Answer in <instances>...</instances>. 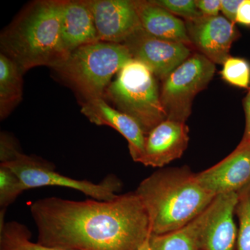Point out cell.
<instances>
[{
  "label": "cell",
  "mask_w": 250,
  "mask_h": 250,
  "mask_svg": "<svg viewBox=\"0 0 250 250\" xmlns=\"http://www.w3.org/2000/svg\"><path fill=\"white\" fill-rule=\"evenodd\" d=\"M38 243L67 250H138L152 233L136 191L109 201L40 199L31 205Z\"/></svg>",
  "instance_id": "6da1fadb"
},
{
  "label": "cell",
  "mask_w": 250,
  "mask_h": 250,
  "mask_svg": "<svg viewBox=\"0 0 250 250\" xmlns=\"http://www.w3.org/2000/svg\"><path fill=\"white\" fill-rule=\"evenodd\" d=\"M62 0L31 2L2 31L1 53L23 74L33 67L57 68L68 57L61 30Z\"/></svg>",
  "instance_id": "7a4b0ae2"
},
{
  "label": "cell",
  "mask_w": 250,
  "mask_h": 250,
  "mask_svg": "<svg viewBox=\"0 0 250 250\" xmlns=\"http://www.w3.org/2000/svg\"><path fill=\"white\" fill-rule=\"evenodd\" d=\"M147 210L152 234H164L195 220L215 196L199 184L187 166L154 172L136 190Z\"/></svg>",
  "instance_id": "3957f363"
},
{
  "label": "cell",
  "mask_w": 250,
  "mask_h": 250,
  "mask_svg": "<svg viewBox=\"0 0 250 250\" xmlns=\"http://www.w3.org/2000/svg\"><path fill=\"white\" fill-rule=\"evenodd\" d=\"M131 59L123 44L98 41L72 51L54 70L87 101L103 98L112 78Z\"/></svg>",
  "instance_id": "277c9868"
},
{
  "label": "cell",
  "mask_w": 250,
  "mask_h": 250,
  "mask_svg": "<svg viewBox=\"0 0 250 250\" xmlns=\"http://www.w3.org/2000/svg\"><path fill=\"white\" fill-rule=\"evenodd\" d=\"M104 95L116 109L133 118L146 136L167 119L156 78L139 61L130 60L118 72Z\"/></svg>",
  "instance_id": "5b68a950"
},
{
  "label": "cell",
  "mask_w": 250,
  "mask_h": 250,
  "mask_svg": "<svg viewBox=\"0 0 250 250\" xmlns=\"http://www.w3.org/2000/svg\"><path fill=\"white\" fill-rule=\"evenodd\" d=\"M0 165L9 167L17 174L26 190L45 187H65L83 192L95 200L109 201L116 198L122 189L121 182L115 175H108L99 184L62 175L48 161L23 154L17 143L0 151Z\"/></svg>",
  "instance_id": "8992f818"
},
{
  "label": "cell",
  "mask_w": 250,
  "mask_h": 250,
  "mask_svg": "<svg viewBox=\"0 0 250 250\" xmlns=\"http://www.w3.org/2000/svg\"><path fill=\"white\" fill-rule=\"evenodd\" d=\"M215 70L213 62L197 52L163 80L161 101L167 120L187 121L191 114L194 98L207 88Z\"/></svg>",
  "instance_id": "52a82bcc"
},
{
  "label": "cell",
  "mask_w": 250,
  "mask_h": 250,
  "mask_svg": "<svg viewBox=\"0 0 250 250\" xmlns=\"http://www.w3.org/2000/svg\"><path fill=\"white\" fill-rule=\"evenodd\" d=\"M123 45L129 49L132 59L139 61L161 81L192 55L188 46L179 42L162 40L140 29Z\"/></svg>",
  "instance_id": "ba28073f"
},
{
  "label": "cell",
  "mask_w": 250,
  "mask_h": 250,
  "mask_svg": "<svg viewBox=\"0 0 250 250\" xmlns=\"http://www.w3.org/2000/svg\"><path fill=\"white\" fill-rule=\"evenodd\" d=\"M185 24L192 47L214 64L223 65L231 57L233 42L241 36L236 24L223 16H202Z\"/></svg>",
  "instance_id": "9c48e42d"
},
{
  "label": "cell",
  "mask_w": 250,
  "mask_h": 250,
  "mask_svg": "<svg viewBox=\"0 0 250 250\" xmlns=\"http://www.w3.org/2000/svg\"><path fill=\"white\" fill-rule=\"evenodd\" d=\"M93 14L99 41L123 44L143 29L134 0H85Z\"/></svg>",
  "instance_id": "30bf717a"
},
{
  "label": "cell",
  "mask_w": 250,
  "mask_h": 250,
  "mask_svg": "<svg viewBox=\"0 0 250 250\" xmlns=\"http://www.w3.org/2000/svg\"><path fill=\"white\" fill-rule=\"evenodd\" d=\"M197 182L216 197L241 192L250 185V147H237L210 168L196 174Z\"/></svg>",
  "instance_id": "8fae6325"
},
{
  "label": "cell",
  "mask_w": 250,
  "mask_h": 250,
  "mask_svg": "<svg viewBox=\"0 0 250 250\" xmlns=\"http://www.w3.org/2000/svg\"><path fill=\"white\" fill-rule=\"evenodd\" d=\"M186 123L166 119L146 136L144 152L139 163L146 166L163 167L182 157L189 142Z\"/></svg>",
  "instance_id": "7c38bea8"
},
{
  "label": "cell",
  "mask_w": 250,
  "mask_h": 250,
  "mask_svg": "<svg viewBox=\"0 0 250 250\" xmlns=\"http://www.w3.org/2000/svg\"><path fill=\"white\" fill-rule=\"evenodd\" d=\"M238 199L236 192L223 194L210 204L202 235L203 250H235L238 231L234 215Z\"/></svg>",
  "instance_id": "4fadbf2b"
},
{
  "label": "cell",
  "mask_w": 250,
  "mask_h": 250,
  "mask_svg": "<svg viewBox=\"0 0 250 250\" xmlns=\"http://www.w3.org/2000/svg\"><path fill=\"white\" fill-rule=\"evenodd\" d=\"M81 112L90 123L111 126L124 136L128 142L130 155L135 162L139 163L144 152L146 134L133 118L111 107L103 98L85 101Z\"/></svg>",
  "instance_id": "5bb4252c"
},
{
  "label": "cell",
  "mask_w": 250,
  "mask_h": 250,
  "mask_svg": "<svg viewBox=\"0 0 250 250\" xmlns=\"http://www.w3.org/2000/svg\"><path fill=\"white\" fill-rule=\"evenodd\" d=\"M61 30L64 47L69 54L82 46L100 41L85 0H62Z\"/></svg>",
  "instance_id": "9a60e30c"
},
{
  "label": "cell",
  "mask_w": 250,
  "mask_h": 250,
  "mask_svg": "<svg viewBox=\"0 0 250 250\" xmlns=\"http://www.w3.org/2000/svg\"><path fill=\"white\" fill-rule=\"evenodd\" d=\"M143 29L157 39L192 47L185 22L153 2L152 0H134Z\"/></svg>",
  "instance_id": "2e32d148"
},
{
  "label": "cell",
  "mask_w": 250,
  "mask_h": 250,
  "mask_svg": "<svg viewBox=\"0 0 250 250\" xmlns=\"http://www.w3.org/2000/svg\"><path fill=\"white\" fill-rule=\"evenodd\" d=\"M208 215V207L183 228L164 234H152L150 250H203L202 235Z\"/></svg>",
  "instance_id": "e0dca14e"
},
{
  "label": "cell",
  "mask_w": 250,
  "mask_h": 250,
  "mask_svg": "<svg viewBox=\"0 0 250 250\" xmlns=\"http://www.w3.org/2000/svg\"><path fill=\"white\" fill-rule=\"evenodd\" d=\"M19 67L4 54H0V116H9L21 103L22 96V75Z\"/></svg>",
  "instance_id": "ac0fdd59"
},
{
  "label": "cell",
  "mask_w": 250,
  "mask_h": 250,
  "mask_svg": "<svg viewBox=\"0 0 250 250\" xmlns=\"http://www.w3.org/2000/svg\"><path fill=\"white\" fill-rule=\"evenodd\" d=\"M31 233L16 221L0 220V250H67L31 241Z\"/></svg>",
  "instance_id": "d6986e66"
},
{
  "label": "cell",
  "mask_w": 250,
  "mask_h": 250,
  "mask_svg": "<svg viewBox=\"0 0 250 250\" xmlns=\"http://www.w3.org/2000/svg\"><path fill=\"white\" fill-rule=\"evenodd\" d=\"M24 190L17 174L9 167L0 165V218H4L6 208Z\"/></svg>",
  "instance_id": "ffe728a7"
},
{
  "label": "cell",
  "mask_w": 250,
  "mask_h": 250,
  "mask_svg": "<svg viewBox=\"0 0 250 250\" xmlns=\"http://www.w3.org/2000/svg\"><path fill=\"white\" fill-rule=\"evenodd\" d=\"M236 214L239 221L237 250H250V185L238 192Z\"/></svg>",
  "instance_id": "44dd1931"
},
{
  "label": "cell",
  "mask_w": 250,
  "mask_h": 250,
  "mask_svg": "<svg viewBox=\"0 0 250 250\" xmlns=\"http://www.w3.org/2000/svg\"><path fill=\"white\" fill-rule=\"evenodd\" d=\"M221 75L223 80L231 85L249 88L250 64L246 59L230 57L224 62Z\"/></svg>",
  "instance_id": "7402d4cb"
},
{
  "label": "cell",
  "mask_w": 250,
  "mask_h": 250,
  "mask_svg": "<svg viewBox=\"0 0 250 250\" xmlns=\"http://www.w3.org/2000/svg\"><path fill=\"white\" fill-rule=\"evenodd\" d=\"M153 2L170 11L174 16L184 18L186 21L203 16L197 9L194 0H152Z\"/></svg>",
  "instance_id": "603a6c76"
},
{
  "label": "cell",
  "mask_w": 250,
  "mask_h": 250,
  "mask_svg": "<svg viewBox=\"0 0 250 250\" xmlns=\"http://www.w3.org/2000/svg\"><path fill=\"white\" fill-rule=\"evenodd\" d=\"M195 4L200 13L206 16H218L221 9V0H196Z\"/></svg>",
  "instance_id": "cb8c5ba5"
},
{
  "label": "cell",
  "mask_w": 250,
  "mask_h": 250,
  "mask_svg": "<svg viewBox=\"0 0 250 250\" xmlns=\"http://www.w3.org/2000/svg\"><path fill=\"white\" fill-rule=\"evenodd\" d=\"M243 107L246 113V129L241 143L237 146L240 148L250 147V87L249 91L243 100Z\"/></svg>",
  "instance_id": "d4e9b609"
},
{
  "label": "cell",
  "mask_w": 250,
  "mask_h": 250,
  "mask_svg": "<svg viewBox=\"0 0 250 250\" xmlns=\"http://www.w3.org/2000/svg\"><path fill=\"white\" fill-rule=\"evenodd\" d=\"M242 0H221L220 11L230 22L236 24L237 12Z\"/></svg>",
  "instance_id": "484cf974"
},
{
  "label": "cell",
  "mask_w": 250,
  "mask_h": 250,
  "mask_svg": "<svg viewBox=\"0 0 250 250\" xmlns=\"http://www.w3.org/2000/svg\"><path fill=\"white\" fill-rule=\"evenodd\" d=\"M236 22L250 27V0H242L237 12Z\"/></svg>",
  "instance_id": "4316f807"
},
{
  "label": "cell",
  "mask_w": 250,
  "mask_h": 250,
  "mask_svg": "<svg viewBox=\"0 0 250 250\" xmlns=\"http://www.w3.org/2000/svg\"><path fill=\"white\" fill-rule=\"evenodd\" d=\"M152 235L151 233L149 236L146 238V241L143 243L142 246L140 247L139 249L138 250H150V245H149V240H150V236Z\"/></svg>",
  "instance_id": "83f0119b"
}]
</instances>
